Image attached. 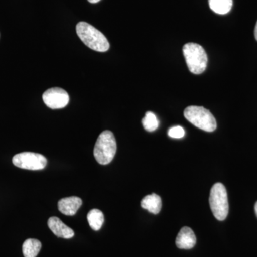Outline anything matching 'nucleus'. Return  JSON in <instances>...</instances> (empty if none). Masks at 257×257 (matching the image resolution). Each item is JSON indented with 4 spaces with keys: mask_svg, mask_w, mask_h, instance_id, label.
Instances as JSON below:
<instances>
[{
    "mask_svg": "<svg viewBox=\"0 0 257 257\" xmlns=\"http://www.w3.org/2000/svg\"><path fill=\"white\" fill-rule=\"evenodd\" d=\"M209 204L211 210L216 219L224 221L229 213V202L226 187L221 183H216L211 189Z\"/></svg>",
    "mask_w": 257,
    "mask_h": 257,
    "instance_id": "nucleus-5",
    "label": "nucleus"
},
{
    "mask_svg": "<svg viewBox=\"0 0 257 257\" xmlns=\"http://www.w3.org/2000/svg\"><path fill=\"white\" fill-rule=\"evenodd\" d=\"M141 206L143 209L152 214H157L162 209V199L157 194H152L144 198L141 202Z\"/></svg>",
    "mask_w": 257,
    "mask_h": 257,
    "instance_id": "nucleus-11",
    "label": "nucleus"
},
{
    "mask_svg": "<svg viewBox=\"0 0 257 257\" xmlns=\"http://www.w3.org/2000/svg\"><path fill=\"white\" fill-rule=\"evenodd\" d=\"M88 1H89L90 3H93V4H94V3H99L100 0H88Z\"/></svg>",
    "mask_w": 257,
    "mask_h": 257,
    "instance_id": "nucleus-17",
    "label": "nucleus"
},
{
    "mask_svg": "<svg viewBox=\"0 0 257 257\" xmlns=\"http://www.w3.org/2000/svg\"><path fill=\"white\" fill-rule=\"evenodd\" d=\"M87 220L90 227L94 231H98L101 229L104 223V214L99 209H92L88 213Z\"/></svg>",
    "mask_w": 257,
    "mask_h": 257,
    "instance_id": "nucleus-14",
    "label": "nucleus"
},
{
    "mask_svg": "<svg viewBox=\"0 0 257 257\" xmlns=\"http://www.w3.org/2000/svg\"><path fill=\"white\" fill-rule=\"evenodd\" d=\"M195 234L191 228L184 226L179 231L176 239V245L181 249H190L195 246Z\"/></svg>",
    "mask_w": 257,
    "mask_h": 257,
    "instance_id": "nucleus-9",
    "label": "nucleus"
},
{
    "mask_svg": "<svg viewBox=\"0 0 257 257\" xmlns=\"http://www.w3.org/2000/svg\"><path fill=\"white\" fill-rule=\"evenodd\" d=\"M116 152V142L114 134L109 130L103 132L96 140L94 155L96 162L106 165L113 160Z\"/></svg>",
    "mask_w": 257,
    "mask_h": 257,
    "instance_id": "nucleus-2",
    "label": "nucleus"
},
{
    "mask_svg": "<svg viewBox=\"0 0 257 257\" xmlns=\"http://www.w3.org/2000/svg\"><path fill=\"white\" fill-rule=\"evenodd\" d=\"M82 204V199L77 197H70L60 199L58 209L67 216H74Z\"/></svg>",
    "mask_w": 257,
    "mask_h": 257,
    "instance_id": "nucleus-10",
    "label": "nucleus"
},
{
    "mask_svg": "<svg viewBox=\"0 0 257 257\" xmlns=\"http://www.w3.org/2000/svg\"><path fill=\"white\" fill-rule=\"evenodd\" d=\"M48 226L51 231L58 237L71 239L74 236L73 230L64 224L58 217L56 216H52L49 219Z\"/></svg>",
    "mask_w": 257,
    "mask_h": 257,
    "instance_id": "nucleus-8",
    "label": "nucleus"
},
{
    "mask_svg": "<svg viewBox=\"0 0 257 257\" xmlns=\"http://www.w3.org/2000/svg\"><path fill=\"white\" fill-rule=\"evenodd\" d=\"M76 31L85 45L96 52H104L109 50V42L104 34L85 22H80L76 27Z\"/></svg>",
    "mask_w": 257,
    "mask_h": 257,
    "instance_id": "nucleus-1",
    "label": "nucleus"
},
{
    "mask_svg": "<svg viewBox=\"0 0 257 257\" xmlns=\"http://www.w3.org/2000/svg\"><path fill=\"white\" fill-rule=\"evenodd\" d=\"M143 124L145 130L148 132L155 131L159 126V121L156 115L152 111H147L143 119Z\"/></svg>",
    "mask_w": 257,
    "mask_h": 257,
    "instance_id": "nucleus-15",
    "label": "nucleus"
},
{
    "mask_svg": "<svg viewBox=\"0 0 257 257\" xmlns=\"http://www.w3.org/2000/svg\"><path fill=\"white\" fill-rule=\"evenodd\" d=\"M44 102L52 109H62L68 104V93L62 88L54 87L47 89L42 96Z\"/></svg>",
    "mask_w": 257,
    "mask_h": 257,
    "instance_id": "nucleus-7",
    "label": "nucleus"
},
{
    "mask_svg": "<svg viewBox=\"0 0 257 257\" xmlns=\"http://www.w3.org/2000/svg\"><path fill=\"white\" fill-rule=\"evenodd\" d=\"M47 162L45 157L34 152H22L13 158V165L24 170H42L46 167Z\"/></svg>",
    "mask_w": 257,
    "mask_h": 257,
    "instance_id": "nucleus-6",
    "label": "nucleus"
},
{
    "mask_svg": "<svg viewBox=\"0 0 257 257\" xmlns=\"http://www.w3.org/2000/svg\"><path fill=\"white\" fill-rule=\"evenodd\" d=\"M42 243L39 240L28 239L24 242L23 251L25 257H36L40 253Z\"/></svg>",
    "mask_w": 257,
    "mask_h": 257,
    "instance_id": "nucleus-12",
    "label": "nucleus"
},
{
    "mask_svg": "<svg viewBox=\"0 0 257 257\" xmlns=\"http://www.w3.org/2000/svg\"><path fill=\"white\" fill-rule=\"evenodd\" d=\"M183 53L187 67L193 74H202L207 66V55L201 45L187 43L183 47Z\"/></svg>",
    "mask_w": 257,
    "mask_h": 257,
    "instance_id": "nucleus-3",
    "label": "nucleus"
},
{
    "mask_svg": "<svg viewBox=\"0 0 257 257\" xmlns=\"http://www.w3.org/2000/svg\"><path fill=\"white\" fill-rule=\"evenodd\" d=\"M209 7L213 12L219 15L229 13L233 5V0H209Z\"/></svg>",
    "mask_w": 257,
    "mask_h": 257,
    "instance_id": "nucleus-13",
    "label": "nucleus"
},
{
    "mask_svg": "<svg viewBox=\"0 0 257 257\" xmlns=\"http://www.w3.org/2000/svg\"><path fill=\"white\" fill-rule=\"evenodd\" d=\"M255 212H256V214L257 216V202L256 203V204H255Z\"/></svg>",
    "mask_w": 257,
    "mask_h": 257,
    "instance_id": "nucleus-19",
    "label": "nucleus"
},
{
    "mask_svg": "<svg viewBox=\"0 0 257 257\" xmlns=\"http://www.w3.org/2000/svg\"><path fill=\"white\" fill-rule=\"evenodd\" d=\"M185 135L184 128L181 126H175L169 130L168 135L172 138L180 139Z\"/></svg>",
    "mask_w": 257,
    "mask_h": 257,
    "instance_id": "nucleus-16",
    "label": "nucleus"
},
{
    "mask_svg": "<svg viewBox=\"0 0 257 257\" xmlns=\"http://www.w3.org/2000/svg\"><path fill=\"white\" fill-rule=\"evenodd\" d=\"M254 36H255V38H256V40H257V23H256V27H255Z\"/></svg>",
    "mask_w": 257,
    "mask_h": 257,
    "instance_id": "nucleus-18",
    "label": "nucleus"
},
{
    "mask_svg": "<svg viewBox=\"0 0 257 257\" xmlns=\"http://www.w3.org/2000/svg\"><path fill=\"white\" fill-rule=\"evenodd\" d=\"M184 116L189 122L204 131L211 133L216 128L215 118L203 106H188L184 110Z\"/></svg>",
    "mask_w": 257,
    "mask_h": 257,
    "instance_id": "nucleus-4",
    "label": "nucleus"
}]
</instances>
